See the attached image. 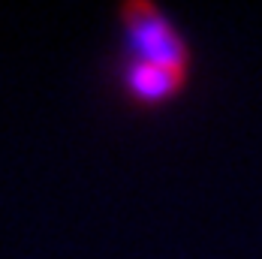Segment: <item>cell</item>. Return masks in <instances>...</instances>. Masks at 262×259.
Returning a JSON list of instances; mask_svg holds the SVG:
<instances>
[{
	"instance_id": "6da1fadb",
	"label": "cell",
	"mask_w": 262,
	"mask_h": 259,
	"mask_svg": "<svg viewBox=\"0 0 262 259\" xmlns=\"http://www.w3.org/2000/svg\"><path fill=\"white\" fill-rule=\"evenodd\" d=\"M121 15H124V36H127L130 60L190 67V54H187L181 33L154 3L133 0L121 9Z\"/></svg>"
}]
</instances>
